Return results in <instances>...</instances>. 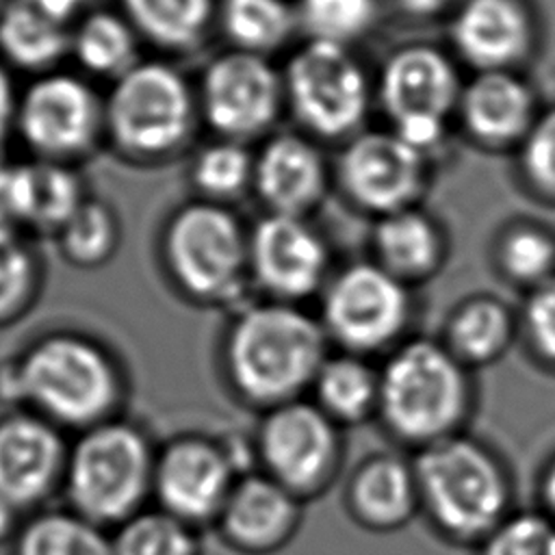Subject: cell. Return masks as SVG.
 Returning <instances> with one entry per match:
<instances>
[{
    "instance_id": "6da1fadb",
    "label": "cell",
    "mask_w": 555,
    "mask_h": 555,
    "mask_svg": "<svg viewBox=\"0 0 555 555\" xmlns=\"http://www.w3.org/2000/svg\"><path fill=\"white\" fill-rule=\"evenodd\" d=\"M121 390L113 356L76 332L41 336L0 364V399L24 403L56 427L89 429L113 418Z\"/></svg>"
},
{
    "instance_id": "7a4b0ae2",
    "label": "cell",
    "mask_w": 555,
    "mask_h": 555,
    "mask_svg": "<svg viewBox=\"0 0 555 555\" xmlns=\"http://www.w3.org/2000/svg\"><path fill=\"white\" fill-rule=\"evenodd\" d=\"M230 384L258 405H282L314 384L325 362V330L288 301L245 308L223 347Z\"/></svg>"
},
{
    "instance_id": "3957f363",
    "label": "cell",
    "mask_w": 555,
    "mask_h": 555,
    "mask_svg": "<svg viewBox=\"0 0 555 555\" xmlns=\"http://www.w3.org/2000/svg\"><path fill=\"white\" fill-rule=\"evenodd\" d=\"M156 455L132 423L108 418L82 429L67 451L65 494L72 509L106 527L141 512L154 483Z\"/></svg>"
},
{
    "instance_id": "277c9868",
    "label": "cell",
    "mask_w": 555,
    "mask_h": 555,
    "mask_svg": "<svg viewBox=\"0 0 555 555\" xmlns=\"http://www.w3.org/2000/svg\"><path fill=\"white\" fill-rule=\"evenodd\" d=\"M412 468L418 501L453 538L488 535L505 520L507 479L481 444L455 434L444 436L425 444Z\"/></svg>"
},
{
    "instance_id": "5b68a950",
    "label": "cell",
    "mask_w": 555,
    "mask_h": 555,
    "mask_svg": "<svg viewBox=\"0 0 555 555\" xmlns=\"http://www.w3.org/2000/svg\"><path fill=\"white\" fill-rule=\"evenodd\" d=\"M466 373L462 362L434 340L401 345L379 373L377 408L386 425L423 447L453 434L466 410Z\"/></svg>"
},
{
    "instance_id": "8992f818",
    "label": "cell",
    "mask_w": 555,
    "mask_h": 555,
    "mask_svg": "<svg viewBox=\"0 0 555 555\" xmlns=\"http://www.w3.org/2000/svg\"><path fill=\"white\" fill-rule=\"evenodd\" d=\"M163 260L173 284L193 301H236L249 273L247 234L219 204L178 208L163 232Z\"/></svg>"
},
{
    "instance_id": "52a82bcc",
    "label": "cell",
    "mask_w": 555,
    "mask_h": 555,
    "mask_svg": "<svg viewBox=\"0 0 555 555\" xmlns=\"http://www.w3.org/2000/svg\"><path fill=\"white\" fill-rule=\"evenodd\" d=\"M195 104L186 80L158 61L134 63L115 78L104 104L113 143L128 156L158 158L186 141Z\"/></svg>"
},
{
    "instance_id": "ba28073f",
    "label": "cell",
    "mask_w": 555,
    "mask_h": 555,
    "mask_svg": "<svg viewBox=\"0 0 555 555\" xmlns=\"http://www.w3.org/2000/svg\"><path fill=\"white\" fill-rule=\"evenodd\" d=\"M295 117L319 137H343L360 126L369 108V82L343 43L312 39L282 74Z\"/></svg>"
},
{
    "instance_id": "9c48e42d",
    "label": "cell",
    "mask_w": 555,
    "mask_h": 555,
    "mask_svg": "<svg viewBox=\"0 0 555 555\" xmlns=\"http://www.w3.org/2000/svg\"><path fill=\"white\" fill-rule=\"evenodd\" d=\"M410 297L401 278L373 262H358L336 275L323 297V330L351 353L392 343L408 323Z\"/></svg>"
},
{
    "instance_id": "30bf717a",
    "label": "cell",
    "mask_w": 555,
    "mask_h": 555,
    "mask_svg": "<svg viewBox=\"0 0 555 555\" xmlns=\"http://www.w3.org/2000/svg\"><path fill=\"white\" fill-rule=\"evenodd\" d=\"M256 449L267 475L299 496L317 492L334 473L338 436L319 405L295 399L269 410Z\"/></svg>"
},
{
    "instance_id": "8fae6325",
    "label": "cell",
    "mask_w": 555,
    "mask_h": 555,
    "mask_svg": "<svg viewBox=\"0 0 555 555\" xmlns=\"http://www.w3.org/2000/svg\"><path fill=\"white\" fill-rule=\"evenodd\" d=\"M282 98L284 80L262 54L225 52L212 59L202 76L204 117L230 141H247L267 130Z\"/></svg>"
},
{
    "instance_id": "7c38bea8",
    "label": "cell",
    "mask_w": 555,
    "mask_h": 555,
    "mask_svg": "<svg viewBox=\"0 0 555 555\" xmlns=\"http://www.w3.org/2000/svg\"><path fill=\"white\" fill-rule=\"evenodd\" d=\"M102 119L104 108L91 87L69 74L37 78L15 108V126L26 145L54 163L89 150Z\"/></svg>"
},
{
    "instance_id": "4fadbf2b",
    "label": "cell",
    "mask_w": 555,
    "mask_h": 555,
    "mask_svg": "<svg viewBox=\"0 0 555 555\" xmlns=\"http://www.w3.org/2000/svg\"><path fill=\"white\" fill-rule=\"evenodd\" d=\"M236 470L228 447L204 436H178L156 453L152 490L160 509L195 527L219 518Z\"/></svg>"
},
{
    "instance_id": "5bb4252c",
    "label": "cell",
    "mask_w": 555,
    "mask_h": 555,
    "mask_svg": "<svg viewBox=\"0 0 555 555\" xmlns=\"http://www.w3.org/2000/svg\"><path fill=\"white\" fill-rule=\"evenodd\" d=\"M249 273L278 301L308 297L327 269L319 234L295 215L269 212L247 234Z\"/></svg>"
},
{
    "instance_id": "9a60e30c",
    "label": "cell",
    "mask_w": 555,
    "mask_h": 555,
    "mask_svg": "<svg viewBox=\"0 0 555 555\" xmlns=\"http://www.w3.org/2000/svg\"><path fill=\"white\" fill-rule=\"evenodd\" d=\"M425 156L395 132H364L356 137L340 158V180L347 193L375 212L410 208L421 193Z\"/></svg>"
},
{
    "instance_id": "2e32d148",
    "label": "cell",
    "mask_w": 555,
    "mask_h": 555,
    "mask_svg": "<svg viewBox=\"0 0 555 555\" xmlns=\"http://www.w3.org/2000/svg\"><path fill=\"white\" fill-rule=\"evenodd\" d=\"M67 447L54 423L35 412L0 418V496L17 509L46 501L65 477Z\"/></svg>"
},
{
    "instance_id": "e0dca14e",
    "label": "cell",
    "mask_w": 555,
    "mask_h": 555,
    "mask_svg": "<svg viewBox=\"0 0 555 555\" xmlns=\"http://www.w3.org/2000/svg\"><path fill=\"white\" fill-rule=\"evenodd\" d=\"M379 98L392 121L416 115L447 119L460 102V82L451 61L440 50L405 46L386 61Z\"/></svg>"
},
{
    "instance_id": "ac0fdd59",
    "label": "cell",
    "mask_w": 555,
    "mask_h": 555,
    "mask_svg": "<svg viewBox=\"0 0 555 555\" xmlns=\"http://www.w3.org/2000/svg\"><path fill=\"white\" fill-rule=\"evenodd\" d=\"M217 520L228 544L267 553L293 535L299 505L297 496L269 475H245L232 486Z\"/></svg>"
},
{
    "instance_id": "d6986e66",
    "label": "cell",
    "mask_w": 555,
    "mask_h": 555,
    "mask_svg": "<svg viewBox=\"0 0 555 555\" xmlns=\"http://www.w3.org/2000/svg\"><path fill=\"white\" fill-rule=\"evenodd\" d=\"M460 54L483 69H507L529 48L531 22L520 0H464L451 24Z\"/></svg>"
},
{
    "instance_id": "ffe728a7",
    "label": "cell",
    "mask_w": 555,
    "mask_h": 555,
    "mask_svg": "<svg viewBox=\"0 0 555 555\" xmlns=\"http://www.w3.org/2000/svg\"><path fill=\"white\" fill-rule=\"evenodd\" d=\"M82 0H7L0 50L24 69H48L72 50V20Z\"/></svg>"
},
{
    "instance_id": "44dd1931",
    "label": "cell",
    "mask_w": 555,
    "mask_h": 555,
    "mask_svg": "<svg viewBox=\"0 0 555 555\" xmlns=\"http://www.w3.org/2000/svg\"><path fill=\"white\" fill-rule=\"evenodd\" d=\"M254 184L271 212L299 217L323 195L321 154L297 134H280L262 147L254 163Z\"/></svg>"
},
{
    "instance_id": "7402d4cb",
    "label": "cell",
    "mask_w": 555,
    "mask_h": 555,
    "mask_svg": "<svg viewBox=\"0 0 555 555\" xmlns=\"http://www.w3.org/2000/svg\"><path fill=\"white\" fill-rule=\"evenodd\" d=\"M533 98L529 87L507 69H483L460 93L466 130L490 145L507 143L531 128Z\"/></svg>"
},
{
    "instance_id": "603a6c76",
    "label": "cell",
    "mask_w": 555,
    "mask_h": 555,
    "mask_svg": "<svg viewBox=\"0 0 555 555\" xmlns=\"http://www.w3.org/2000/svg\"><path fill=\"white\" fill-rule=\"evenodd\" d=\"M76 173L54 160L39 158L30 165L9 169L7 210L39 232H59L82 202Z\"/></svg>"
},
{
    "instance_id": "cb8c5ba5",
    "label": "cell",
    "mask_w": 555,
    "mask_h": 555,
    "mask_svg": "<svg viewBox=\"0 0 555 555\" xmlns=\"http://www.w3.org/2000/svg\"><path fill=\"white\" fill-rule=\"evenodd\" d=\"M349 503L369 527L390 529L408 522L418 503L414 468L395 455L366 460L353 475Z\"/></svg>"
},
{
    "instance_id": "d4e9b609",
    "label": "cell",
    "mask_w": 555,
    "mask_h": 555,
    "mask_svg": "<svg viewBox=\"0 0 555 555\" xmlns=\"http://www.w3.org/2000/svg\"><path fill=\"white\" fill-rule=\"evenodd\" d=\"M375 249L379 264L401 278H421L431 271L442 251L440 232L429 217L414 208H403L377 223Z\"/></svg>"
},
{
    "instance_id": "484cf974",
    "label": "cell",
    "mask_w": 555,
    "mask_h": 555,
    "mask_svg": "<svg viewBox=\"0 0 555 555\" xmlns=\"http://www.w3.org/2000/svg\"><path fill=\"white\" fill-rule=\"evenodd\" d=\"M130 26L167 50L195 46L215 11V0H121Z\"/></svg>"
},
{
    "instance_id": "4316f807",
    "label": "cell",
    "mask_w": 555,
    "mask_h": 555,
    "mask_svg": "<svg viewBox=\"0 0 555 555\" xmlns=\"http://www.w3.org/2000/svg\"><path fill=\"white\" fill-rule=\"evenodd\" d=\"M312 386L319 408L332 421L356 423L377 408L379 373L356 353L325 358Z\"/></svg>"
},
{
    "instance_id": "83f0119b",
    "label": "cell",
    "mask_w": 555,
    "mask_h": 555,
    "mask_svg": "<svg viewBox=\"0 0 555 555\" xmlns=\"http://www.w3.org/2000/svg\"><path fill=\"white\" fill-rule=\"evenodd\" d=\"M13 555H113V540L74 509L43 512L20 529Z\"/></svg>"
},
{
    "instance_id": "f1b7e54d",
    "label": "cell",
    "mask_w": 555,
    "mask_h": 555,
    "mask_svg": "<svg viewBox=\"0 0 555 555\" xmlns=\"http://www.w3.org/2000/svg\"><path fill=\"white\" fill-rule=\"evenodd\" d=\"M72 54L87 72L119 78L139 63L134 28L117 13L93 11L74 28Z\"/></svg>"
},
{
    "instance_id": "f546056e",
    "label": "cell",
    "mask_w": 555,
    "mask_h": 555,
    "mask_svg": "<svg viewBox=\"0 0 555 555\" xmlns=\"http://www.w3.org/2000/svg\"><path fill=\"white\" fill-rule=\"evenodd\" d=\"M512 321L507 310L488 297L464 304L449 323V351L464 364L494 360L509 340Z\"/></svg>"
},
{
    "instance_id": "4dcf8cb0",
    "label": "cell",
    "mask_w": 555,
    "mask_h": 555,
    "mask_svg": "<svg viewBox=\"0 0 555 555\" xmlns=\"http://www.w3.org/2000/svg\"><path fill=\"white\" fill-rule=\"evenodd\" d=\"M56 241L69 264L100 267L117 249L119 223L106 202L85 197L56 232Z\"/></svg>"
},
{
    "instance_id": "1f68e13d",
    "label": "cell",
    "mask_w": 555,
    "mask_h": 555,
    "mask_svg": "<svg viewBox=\"0 0 555 555\" xmlns=\"http://www.w3.org/2000/svg\"><path fill=\"white\" fill-rule=\"evenodd\" d=\"M293 24L284 0H221V26L238 50L264 56L286 41Z\"/></svg>"
},
{
    "instance_id": "d6a6232c",
    "label": "cell",
    "mask_w": 555,
    "mask_h": 555,
    "mask_svg": "<svg viewBox=\"0 0 555 555\" xmlns=\"http://www.w3.org/2000/svg\"><path fill=\"white\" fill-rule=\"evenodd\" d=\"M193 527L165 509H141L119 525L113 555H197Z\"/></svg>"
},
{
    "instance_id": "836d02e7",
    "label": "cell",
    "mask_w": 555,
    "mask_h": 555,
    "mask_svg": "<svg viewBox=\"0 0 555 555\" xmlns=\"http://www.w3.org/2000/svg\"><path fill=\"white\" fill-rule=\"evenodd\" d=\"M39 262L11 223H0V325L26 312L37 295Z\"/></svg>"
},
{
    "instance_id": "e575fe53",
    "label": "cell",
    "mask_w": 555,
    "mask_h": 555,
    "mask_svg": "<svg viewBox=\"0 0 555 555\" xmlns=\"http://www.w3.org/2000/svg\"><path fill=\"white\" fill-rule=\"evenodd\" d=\"M251 178L254 160L241 141L210 143L193 160L191 180L208 197L238 195Z\"/></svg>"
},
{
    "instance_id": "d590c367",
    "label": "cell",
    "mask_w": 555,
    "mask_h": 555,
    "mask_svg": "<svg viewBox=\"0 0 555 555\" xmlns=\"http://www.w3.org/2000/svg\"><path fill=\"white\" fill-rule=\"evenodd\" d=\"M375 17V0H301L299 20L312 39L347 43Z\"/></svg>"
},
{
    "instance_id": "8d00e7d4",
    "label": "cell",
    "mask_w": 555,
    "mask_h": 555,
    "mask_svg": "<svg viewBox=\"0 0 555 555\" xmlns=\"http://www.w3.org/2000/svg\"><path fill=\"white\" fill-rule=\"evenodd\" d=\"M501 264L516 282L540 284L555 275V241L533 225L512 228L501 241Z\"/></svg>"
},
{
    "instance_id": "74e56055",
    "label": "cell",
    "mask_w": 555,
    "mask_h": 555,
    "mask_svg": "<svg viewBox=\"0 0 555 555\" xmlns=\"http://www.w3.org/2000/svg\"><path fill=\"white\" fill-rule=\"evenodd\" d=\"M483 555H555V520L542 514H518L496 525Z\"/></svg>"
},
{
    "instance_id": "f35d334b",
    "label": "cell",
    "mask_w": 555,
    "mask_h": 555,
    "mask_svg": "<svg viewBox=\"0 0 555 555\" xmlns=\"http://www.w3.org/2000/svg\"><path fill=\"white\" fill-rule=\"evenodd\" d=\"M522 167L538 189L555 195V108L529 128L522 145Z\"/></svg>"
},
{
    "instance_id": "ab89813d",
    "label": "cell",
    "mask_w": 555,
    "mask_h": 555,
    "mask_svg": "<svg viewBox=\"0 0 555 555\" xmlns=\"http://www.w3.org/2000/svg\"><path fill=\"white\" fill-rule=\"evenodd\" d=\"M525 325L535 349L555 362V275L531 291L525 306Z\"/></svg>"
},
{
    "instance_id": "60d3db41",
    "label": "cell",
    "mask_w": 555,
    "mask_h": 555,
    "mask_svg": "<svg viewBox=\"0 0 555 555\" xmlns=\"http://www.w3.org/2000/svg\"><path fill=\"white\" fill-rule=\"evenodd\" d=\"M15 108H17V102H15L11 78L7 69L0 65V147L4 145L11 124H15Z\"/></svg>"
},
{
    "instance_id": "b9f144b4",
    "label": "cell",
    "mask_w": 555,
    "mask_h": 555,
    "mask_svg": "<svg viewBox=\"0 0 555 555\" xmlns=\"http://www.w3.org/2000/svg\"><path fill=\"white\" fill-rule=\"evenodd\" d=\"M17 514H20V509L11 501L0 496V542H4L9 535H13V531L17 527Z\"/></svg>"
},
{
    "instance_id": "7bdbcfd3",
    "label": "cell",
    "mask_w": 555,
    "mask_h": 555,
    "mask_svg": "<svg viewBox=\"0 0 555 555\" xmlns=\"http://www.w3.org/2000/svg\"><path fill=\"white\" fill-rule=\"evenodd\" d=\"M397 2H399V7H403V9L410 11V13L429 15V13L442 11L444 7H449V4L455 2V0H397Z\"/></svg>"
},
{
    "instance_id": "ee69618b",
    "label": "cell",
    "mask_w": 555,
    "mask_h": 555,
    "mask_svg": "<svg viewBox=\"0 0 555 555\" xmlns=\"http://www.w3.org/2000/svg\"><path fill=\"white\" fill-rule=\"evenodd\" d=\"M542 499H544V505H546L548 512H551V518L555 520V460L551 462V466H548L546 473H544V479H542Z\"/></svg>"
}]
</instances>
